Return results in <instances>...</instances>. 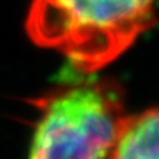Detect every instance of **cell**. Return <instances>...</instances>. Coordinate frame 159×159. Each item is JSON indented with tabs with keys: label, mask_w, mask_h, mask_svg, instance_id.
Here are the masks:
<instances>
[{
	"label": "cell",
	"mask_w": 159,
	"mask_h": 159,
	"mask_svg": "<svg viewBox=\"0 0 159 159\" xmlns=\"http://www.w3.org/2000/svg\"><path fill=\"white\" fill-rule=\"evenodd\" d=\"M108 159H159V108L127 114Z\"/></svg>",
	"instance_id": "3957f363"
},
{
	"label": "cell",
	"mask_w": 159,
	"mask_h": 159,
	"mask_svg": "<svg viewBox=\"0 0 159 159\" xmlns=\"http://www.w3.org/2000/svg\"><path fill=\"white\" fill-rule=\"evenodd\" d=\"M34 104L28 159H108L127 116L120 87L107 79L54 88Z\"/></svg>",
	"instance_id": "7a4b0ae2"
},
{
	"label": "cell",
	"mask_w": 159,
	"mask_h": 159,
	"mask_svg": "<svg viewBox=\"0 0 159 159\" xmlns=\"http://www.w3.org/2000/svg\"><path fill=\"white\" fill-rule=\"evenodd\" d=\"M158 0H33L25 30L84 73L120 57L156 23Z\"/></svg>",
	"instance_id": "6da1fadb"
}]
</instances>
